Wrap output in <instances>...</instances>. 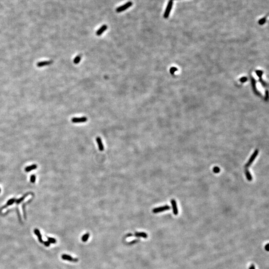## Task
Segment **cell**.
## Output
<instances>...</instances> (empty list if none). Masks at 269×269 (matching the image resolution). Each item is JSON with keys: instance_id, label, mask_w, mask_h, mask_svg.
<instances>
[{"instance_id": "1", "label": "cell", "mask_w": 269, "mask_h": 269, "mask_svg": "<svg viewBox=\"0 0 269 269\" xmlns=\"http://www.w3.org/2000/svg\"><path fill=\"white\" fill-rule=\"evenodd\" d=\"M173 1H172V0H169V3H168V5H167V7H166V9H165V13H164V18L165 19L168 18L169 17L170 12H171L172 8L173 7Z\"/></svg>"}, {"instance_id": "2", "label": "cell", "mask_w": 269, "mask_h": 269, "mask_svg": "<svg viewBox=\"0 0 269 269\" xmlns=\"http://www.w3.org/2000/svg\"><path fill=\"white\" fill-rule=\"evenodd\" d=\"M258 153H259L258 149H256V150L255 151V152H254V153L252 154V155L251 157H250V159L248 161L247 163L246 164L245 167H246V168L249 167V166L252 165V163H253V161H254V160H255L256 157H257V156H258Z\"/></svg>"}, {"instance_id": "3", "label": "cell", "mask_w": 269, "mask_h": 269, "mask_svg": "<svg viewBox=\"0 0 269 269\" xmlns=\"http://www.w3.org/2000/svg\"><path fill=\"white\" fill-rule=\"evenodd\" d=\"M132 5H133V3H132L131 1L128 2L126 4H124V5H123L120 7H118V8H116V12H120L124 11L126 10H127V8L131 7L132 6Z\"/></svg>"}, {"instance_id": "4", "label": "cell", "mask_w": 269, "mask_h": 269, "mask_svg": "<svg viewBox=\"0 0 269 269\" xmlns=\"http://www.w3.org/2000/svg\"><path fill=\"white\" fill-rule=\"evenodd\" d=\"M170 209V206L168 205H165L164 206L159 207H157V208H155L154 209H153V210H152V212L154 213H157L163 212L165 211L169 210Z\"/></svg>"}, {"instance_id": "5", "label": "cell", "mask_w": 269, "mask_h": 269, "mask_svg": "<svg viewBox=\"0 0 269 269\" xmlns=\"http://www.w3.org/2000/svg\"><path fill=\"white\" fill-rule=\"evenodd\" d=\"M87 118L86 117H82L80 118L75 117L71 119V121L72 123H80L86 122L87 121Z\"/></svg>"}, {"instance_id": "6", "label": "cell", "mask_w": 269, "mask_h": 269, "mask_svg": "<svg viewBox=\"0 0 269 269\" xmlns=\"http://www.w3.org/2000/svg\"><path fill=\"white\" fill-rule=\"evenodd\" d=\"M61 258L64 260H67V261H69L70 262H77L78 261L77 259L73 258L71 257V256H70L69 255H66V254L62 255L61 256Z\"/></svg>"}, {"instance_id": "7", "label": "cell", "mask_w": 269, "mask_h": 269, "mask_svg": "<svg viewBox=\"0 0 269 269\" xmlns=\"http://www.w3.org/2000/svg\"><path fill=\"white\" fill-rule=\"evenodd\" d=\"M171 204H172V207H173V214L175 215H177L178 213V208L177 207V204L176 200H175L174 199L171 200Z\"/></svg>"}, {"instance_id": "8", "label": "cell", "mask_w": 269, "mask_h": 269, "mask_svg": "<svg viewBox=\"0 0 269 269\" xmlns=\"http://www.w3.org/2000/svg\"><path fill=\"white\" fill-rule=\"evenodd\" d=\"M96 140L97 143L98 144V148H99V151H101V152L103 151L104 148V146H103V143H102L101 139L99 137H97L96 139Z\"/></svg>"}, {"instance_id": "9", "label": "cell", "mask_w": 269, "mask_h": 269, "mask_svg": "<svg viewBox=\"0 0 269 269\" xmlns=\"http://www.w3.org/2000/svg\"><path fill=\"white\" fill-rule=\"evenodd\" d=\"M52 63V60H46V61H40V62H38L37 63L36 65H37V67H43L44 66L50 65Z\"/></svg>"}, {"instance_id": "10", "label": "cell", "mask_w": 269, "mask_h": 269, "mask_svg": "<svg viewBox=\"0 0 269 269\" xmlns=\"http://www.w3.org/2000/svg\"><path fill=\"white\" fill-rule=\"evenodd\" d=\"M107 29V25H106V24L102 25V26L97 31L96 35L98 36H101L102 34Z\"/></svg>"}, {"instance_id": "11", "label": "cell", "mask_w": 269, "mask_h": 269, "mask_svg": "<svg viewBox=\"0 0 269 269\" xmlns=\"http://www.w3.org/2000/svg\"><path fill=\"white\" fill-rule=\"evenodd\" d=\"M34 232H35V234L37 236L38 240V241H40V242L41 243H43L44 242L43 240H42V236H41V233L40 231V230L37 229H35V230H34Z\"/></svg>"}, {"instance_id": "12", "label": "cell", "mask_w": 269, "mask_h": 269, "mask_svg": "<svg viewBox=\"0 0 269 269\" xmlns=\"http://www.w3.org/2000/svg\"><path fill=\"white\" fill-rule=\"evenodd\" d=\"M37 165H30L28 166H27V168H25V171L26 172H29L32 171V170L35 169L37 168Z\"/></svg>"}, {"instance_id": "13", "label": "cell", "mask_w": 269, "mask_h": 269, "mask_svg": "<svg viewBox=\"0 0 269 269\" xmlns=\"http://www.w3.org/2000/svg\"><path fill=\"white\" fill-rule=\"evenodd\" d=\"M135 236L138 237H143L144 238H147L148 237V235L145 232H136Z\"/></svg>"}, {"instance_id": "14", "label": "cell", "mask_w": 269, "mask_h": 269, "mask_svg": "<svg viewBox=\"0 0 269 269\" xmlns=\"http://www.w3.org/2000/svg\"><path fill=\"white\" fill-rule=\"evenodd\" d=\"M16 199L15 198H12V199H10V200H8V201L7 203L4 206H3L1 209H4V208H6V207H7L8 206L11 205L14 202H16Z\"/></svg>"}, {"instance_id": "15", "label": "cell", "mask_w": 269, "mask_h": 269, "mask_svg": "<svg viewBox=\"0 0 269 269\" xmlns=\"http://www.w3.org/2000/svg\"><path fill=\"white\" fill-rule=\"evenodd\" d=\"M245 173L246 174V176L247 177V179L249 181H251L252 180V175L251 174L250 172L248 170V169H246L245 170Z\"/></svg>"}, {"instance_id": "16", "label": "cell", "mask_w": 269, "mask_h": 269, "mask_svg": "<svg viewBox=\"0 0 269 269\" xmlns=\"http://www.w3.org/2000/svg\"><path fill=\"white\" fill-rule=\"evenodd\" d=\"M89 236H90V234L89 233H87L86 234H85L82 237V238H81L82 241L84 242H86L88 240V239H89Z\"/></svg>"}, {"instance_id": "17", "label": "cell", "mask_w": 269, "mask_h": 269, "mask_svg": "<svg viewBox=\"0 0 269 269\" xmlns=\"http://www.w3.org/2000/svg\"><path fill=\"white\" fill-rule=\"evenodd\" d=\"M80 60H81V55H77V56L75 57V58L73 60V62L74 64H78L80 62Z\"/></svg>"}, {"instance_id": "18", "label": "cell", "mask_w": 269, "mask_h": 269, "mask_svg": "<svg viewBox=\"0 0 269 269\" xmlns=\"http://www.w3.org/2000/svg\"><path fill=\"white\" fill-rule=\"evenodd\" d=\"M48 241L50 243H53V244H55V243H56V239H55L54 238H50V237H48Z\"/></svg>"}, {"instance_id": "19", "label": "cell", "mask_w": 269, "mask_h": 269, "mask_svg": "<svg viewBox=\"0 0 269 269\" xmlns=\"http://www.w3.org/2000/svg\"><path fill=\"white\" fill-rule=\"evenodd\" d=\"M266 18H263V19H261L259 22V23L260 24H263L265 23L266 22Z\"/></svg>"}, {"instance_id": "20", "label": "cell", "mask_w": 269, "mask_h": 269, "mask_svg": "<svg viewBox=\"0 0 269 269\" xmlns=\"http://www.w3.org/2000/svg\"><path fill=\"white\" fill-rule=\"evenodd\" d=\"M213 171L215 173H218L220 172V169L218 167H214L213 169Z\"/></svg>"}, {"instance_id": "21", "label": "cell", "mask_w": 269, "mask_h": 269, "mask_svg": "<svg viewBox=\"0 0 269 269\" xmlns=\"http://www.w3.org/2000/svg\"><path fill=\"white\" fill-rule=\"evenodd\" d=\"M36 181V176L35 175H32L31 177V181L32 183H35Z\"/></svg>"}, {"instance_id": "22", "label": "cell", "mask_w": 269, "mask_h": 269, "mask_svg": "<svg viewBox=\"0 0 269 269\" xmlns=\"http://www.w3.org/2000/svg\"><path fill=\"white\" fill-rule=\"evenodd\" d=\"M44 245H45L46 247H49V246H50V243L49 242H48V241H45V242H44Z\"/></svg>"}, {"instance_id": "23", "label": "cell", "mask_w": 269, "mask_h": 269, "mask_svg": "<svg viewBox=\"0 0 269 269\" xmlns=\"http://www.w3.org/2000/svg\"><path fill=\"white\" fill-rule=\"evenodd\" d=\"M269 244H267L265 246V249H266L267 251H269Z\"/></svg>"}, {"instance_id": "24", "label": "cell", "mask_w": 269, "mask_h": 269, "mask_svg": "<svg viewBox=\"0 0 269 269\" xmlns=\"http://www.w3.org/2000/svg\"><path fill=\"white\" fill-rule=\"evenodd\" d=\"M249 269H255V267L254 265H252L250 266V267L249 268Z\"/></svg>"}, {"instance_id": "25", "label": "cell", "mask_w": 269, "mask_h": 269, "mask_svg": "<svg viewBox=\"0 0 269 269\" xmlns=\"http://www.w3.org/2000/svg\"><path fill=\"white\" fill-rule=\"evenodd\" d=\"M0 193H1V189H0Z\"/></svg>"}, {"instance_id": "26", "label": "cell", "mask_w": 269, "mask_h": 269, "mask_svg": "<svg viewBox=\"0 0 269 269\" xmlns=\"http://www.w3.org/2000/svg\"><path fill=\"white\" fill-rule=\"evenodd\" d=\"M172 1H173V0H172Z\"/></svg>"}]
</instances>
